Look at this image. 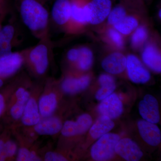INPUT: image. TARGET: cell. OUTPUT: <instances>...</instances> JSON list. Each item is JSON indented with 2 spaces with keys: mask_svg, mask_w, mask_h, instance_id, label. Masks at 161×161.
I'll list each match as a JSON object with an SVG mask.
<instances>
[{
  "mask_svg": "<svg viewBox=\"0 0 161 161\" xmlns=\"http://www.w3.org/2000/svg\"><path fill=\"white\" fill-rule=\"evenodd\" d=\"M12 136V132L10 127L5 125L3 132L0 135V153L6 141Z\"/></svg>",
  "mask_w": 161,
  "mask_h": 161,
  "instance_id": "cell-31",
  "label": "cell"
},
{
  "mask_svg": "<svg viewBox=\"0 0 161 161\" xmlns=\"http://www.w3.org/2000/svg\"><path fill=\"white\" fill-rule=\"evenodd\" d=\"M4 80L0 78V89L3 87V85H4Z\"/></svg>",
  "mask_w": 161,
  "mask_h": 161,
  "instance_id": "cell-34",
  "label": "cell"
},
{
  "mask_svg": "<svg viewBox=\"0 0 161 161\" xmlns=\"http://www.w3.org/2000/svg\"><path fill=\"white\" fill-rule=\"evenodd\" d=\"M79 54V47H73L67 52L66 58L70 63L75 64L77 62Z\"/></svg>",
  "mask_w": 161,
  "mask_h": 161,
  "instance_id": "cell-32",
  "label": "cell"
},
{
  "mask_svg": "<svg viewBox=\"0 0 161 161\" xmlns=\"http://www.w3.org/2000/svg\"><path fill=\"white\" fill-rule=\"evenodd\" d=\"M161 9H160L159 10L158 13V16H159L160 17V18H161Z\"/></svg>",
  "mask_w": 161,
  "mask_h": 161,
  "instance_id": "cell-35",
  "label": "cell"
},
{
  "mask_svg": "<svg viewBox=\"0 0 161 161\" xmlns=\"http://www.w3.org/2000/svg\"><path fill=\"white\" fill-rule=\"evenodd\" d=\"M115 152L128 161H139L143 156V153L138 145L129 138L119 141L115 146Z\"/></svg>",
  "mask_w": 161,
  "mask_h": 161,
  "instance_id": "cell-17",
  "label": "cell"
},
{
  "mask_svg": "<svg viewBox=\"0 0 161 161\" xmlns=\"http://www.w3.org/2000/svg\"><path fill=\"white\" fill-rule=\"evenodd\" d=\"M108 39L113 46L118 49H122L125 46L123 35L113 27H111L107 31Z\"/></svg>",
  "mask_w": 161,
  "mask_h": 161,
  "instance_id": "cell-29",
  "label": "cell"
},
{
  "mask_svg": "<svg viewBox=\"0 0 161 161\" xmlns=\"http://www.w3.org/2000/svg\"><path fill=\"white\" fill-rule=\"evenodd\" d=\"M114 122L107 116L101 115L91 127L90 134L92 138L98 139L114 128Z\"/></svg>",
  "mask_w": 161,
  "mask_h": 161,
  "instance_id": "cell-23",
  "label": "cell"
},
{
  "mask_svg": "<svg viewBox=\"0 0 161 161\" xmlns=\"http://www.w3.org/2000/svg\"><path fill=\"white\" fill-rule=\"evenodd\" d=\"M18 144L12 136L6 141L0 153V161L15 160L17 153Z\"/></svg>",
  "mask_w": 161,
  "mask_h": 161,
  "instance_id": "cell-27",
  "label": "cell"
},
{
  "mask_svg": "<svg viewBox=\"0 0 161 161\" xmlns=\"http://www.w3.org/2000/svg\"><path fill=\"white\" fill-rule=\"evenodd\" d=\"M71 11V0H53L50 9V23L67 31Z\"/></svg>",
  "mask_w": 161,
  "mask_h": 161,
  "instance_id": "cell-9",
  "label": "cell"
},
{
  "mask_svg": "<svg viewBox=\"0 0 161 161\" xmlns=\"http://www.w3.org/2000/svg\"><path fill=\"white\" fill-rule=\"evenodd\" d=\"M57 80L52 78H45L42 93L39 99V111L41 118L50 116L57 111L59 103Z\"/></svg>",
  "mask_w": 161,
  "mask_h": 161,
  "instance_id": "cell-4",
  "label": "cell"
},
{
  "mask_svg": "<svg viewBox=\"0 0 161 161\" xmlns=\"http://www.w3.org/2000/svg\"><path fill=\"white\" fill-rule=\"evenodd\" d=\"M128 14L112 26L123 36L131 34L139 26L138 19L133 16Z\"/></svg>",
  "mask_w": 161,
  "mask_h": 161,
  "instance_id": "cell-25",
  "label": "cell"
},
{
  "mask_svg": "<svg viewBox=\"0 0 161 161\" xmlns=\"http://www.w3.org/2000/svg\"><path fill=\"white\" fill-rule=\"evenodd\" d=\"M111 0H84L83 9L86 24L103 23L112 9Z\"/></svg>",
  "mask_w": 161,
  "mask_h": 161,
  "instance_id": "cell-6",
  "label": "cell"
},
{
  "mask_svg": "<svg viewBox=\"0 0 161 161\" xmlns=\"http://www.w3.org/2000/svg\"><path fill=\"white\" fill-rule=\"evenodd\" d=\"M27 75L25 72L16 75L8 85L0 90V120L6 113L9 99L13 93L23 82Z\"/></svg>",
  "mask_w": 161,
  "mask_h": 161,
  "instance_id": "cell-20",
  "label": "cell"
},
{
  "mask_svg": "<svg viewBox=\"0 0 161 161\" xmlns=\"http://www.w3.org/2000/svg\"><path fill=\"white\" fill-rule=\"evenodd\" d=\"M132 33L131 44L135 49H138L143 46L149 37L148 30L143 25H139Z\"/></svg>",
  "mask_w": 161,
  "mask_h": 161,
  "instance_id": "cell-28",
  "label": "cell"
},
{
  "mask_svg": "<svg viewBox=\"0 0 161 161\" xmlns=\"http://www.w3.org/2000/svg\"><path fill=\"white\" fill-rule=\"evenodd\" d=\"M49 0H14V6L22 23L39 40L50 37Z\"/></svg>",
  "mask_w": 161,
  "mask_h": 161,
  "instance_id": "cell-1",
  "label": "cell"
},
{
  "mask_svg": "<svg viewBox=\"0 0 161 161\" xmlns=\"http://www.w3.org/2000/svg\"><path fill=\"white\" fill-rule=\"evenodd\" d=\"M101 65L107 73L118 75L126 69V57L120 52H113L103 60Z\"/></svg>",
  "mask_w": 161,
  "mask_h": 161,
  "instance_id": "cell-21",
  "label": "cell"
},
{
  "mask_svg": "<svg viewBox=\"0 0 161 161\" xmlns=\"http://www.w3.org/2000/svg\"><path fill=\"white\" fill-rule=\"evenodd\" d=\"M137 127L142 138L150 146H158L161 141V131L155 124L145 120L137 123Z\"/></svg>",
  "mask_w": 161,
  "mask_h": 161,
  "instance_id": "cell-19",
  "label": "cell"
},
{
  "mask_svg": "<svg viewBox=\"0 0 161 161\" xmlns=\"http://www.w3.org/2000/svg\"><path fill=\"white\" fill-rule=\"evenodd\" d=\"M119 139V136L114 133H107L102 136L92 146V158L97 161L109 160L115 155V146Z\"/></svg>",
  "mask_w": 161,
  "mask_h": 161,
  "instance_id": "cell-8",
  "label": "cell"
},
{
  "mask_svg": "<svg viewBox=\"0 0 161 161\" xmlns=\"http://www.w3.org/2000/svg\"><path fill=\"white\" fill-rule=\"evenodd\" d=\"M31 87L26 90L24 94L18 98L14 102L8 105L6 113L3 117L5 123L4 125L11 127H16L19 125L23 111L30 96Z\"/></svg>",
  "mask_w": 161,
  "mask_h": 161,
  "instance_id": "cell-10",
  "label": "cell"
},
{
  "mask_svg": "<svg viewBox=\"0 0 161 161\" xmlns=\"http://www.w3.org/2000/svg\"><path fill=\"white\" fill-rule=\"evenodd\" d=\"M1 28H2V26H1V23H0V30H1Z\"/></svg>",
  "mask_w": 161,
  "mask_h": 161,
  "instance_id": "cell-36",
  "label": "cell"
},
{
  "mask_svg": "<svg viewBox=\"0 0 161 161\" xmlns=\"http://www.w3.org/2000/svg\"><path fill=\"white\" fill-rule=\"evenodd\" d=\"M4 124H3L2 122L0 121V135H1V133H2V132H3V129H4Z\"/></svg>",
  "mask_w": 161,
  "mask_h": 161,
  "instance_id": "cell-33",
  "label": "cell"
},
{
  "mask_svg": "<svg viewBox=\"0 0 161 161\" xmlns=\"http://www.w3.org/2000/svg\"><path fill=\"white\" fill-rule=\"evenodd\" d=\"M79 54L75 65L78 69L87 71L93 64L94 56L92 50L86 46L79 47Z\"/></svg>",
  "mask_w": 161,
  "mask_h": 161,
  "instance_id": "cell-26",
  "label": "cell"
},
{
  "mask_svg": "<svg viewBox=\"0 0 161 161\" xmlns=\"http://www.w3.org/2000/svg\"><path fill=\"white\" fill-rule=\"evenodd\" d=\"M45 79L33 82L30 96L24 109L19 124L17 127H29L35 125L41 119L39 107V99L43 91Z\"/></svg>",
  "mask_w": 161,
  "mask_h": 161,
  "instance_id": "cell-3",
  "label": "cell"
},
{
  "mask_svg": "<svg viewBox=\"0 0 161 161\" xmlns=\"http://www.w3.org/2000/svg\"><path fill=\"white\" fill-rule=\"evenodd\" d=\"M63 122L58 115H53L41 118L40 121L33 126L21 127L22 132L28 138L36 141L39 136H54L60 132Z\"/></svg>",
  "mask_w": 161,
  "mask_h": 161,
  "instance_id": "cell-5",
  "label": "cell"
},
{
  "mask_svg": "<svg viewBox=\"0 0 161 161\" xmlns=\"http://www.w3.org/2000/svg\"><path fill=\"white\" fill-rule=\"evenodd\" d=\"M98 110L101 115L107 116L111 119L119 117L123 112V105L121 101L115 93H112L103 99Z\"/></svg>",
  "mask_w": 161,
  "mask_h": 161,
  "instance_id": "cell-16",
  "label": "cell"
},
{
  "mask_svg": "<svg viewBox=\"0 0 161 161\" xmlns=\"http://www.w3.org/2000/svg\"><path fill=\"white\" fill-rule=\"evenodd\" d=\"M24 65L21 52H13L5 58H0V78L4 80L14 77Z\"/></svg>",
  "mask_w": 161,
  "mask_h": 161,
  "instance_id": "cell-11",
  "label": "cell"
},
{
  "mask_svg": "<svg viewBox=\"0 0 161 161\" xmlns=\"http://www.w3.org/2000/svg\"><path fill=\"white\" fill-rule=\"evenodd\" d=\"M92 124L91 115L84 114L80 115L76 121L67 120L63 124L60 132L65 137L81 135L88 131Z\"/></svg>",
  "mask_w": 161,
  "mask_h": 161,
  "instance_id": "cell-13",
  "label": "cell"
},
{
  "mask_svg": "<svg viewBox=\"0 0 161 161\" xmlns=\"http://www.w3.org/2000/svg\"><path fill=\"white\" fill-rule=\"evenodd\" d=\"M19 36V29L15 22L2 27L0 30V49L12 53L13 48L21 42Z\"/></svg>",
  "mask_w": 161,
  "mask_h": 161,
  "instance_id": "cell-15",
  "label": "cell"
},
{
  "mask_svg": "<svg viewBox=\"0 0 161 161\" xmlns=\"http://www.w3.org/2000/svg\"><path fill=\"white\" fill-rule=\"evenodd\" d=\"M13 135L18 144V150L15 161H42L43 158L39 154L35 141L27 137L19 128H11Z\"/></svg>",
  "mask_w": 161,
  "mask_h": 161,
  "instance_id": "cell-7",
  "label": "cell"
},
{
  "mask_svg": "<svg viewBox=\"0 0 161 161\" xmlns=\"http://www.w3.org/2000/svg\"><path fill=\"white\" fill-rule=\"evenodd\" d=\"M43 158L44 161H66L68 158L64 154L57 151H47L44 153Z\"/></svg>",
  "mask_w": 161,
  "mask_h": 161,
  "instance_id": "cell-30",
  "label": "cell"
},
{
  "mask_svg": "<svg viewBox=\"0 0 161 161\" xmlns=\"http://www.w3.org/2000/svg\"><path fill=\"white\" fill-rule=\"evenodd\" d=\"M139 111L143 119L147 121L157 124L160 121L158 103L156 98L150 95L144 96L139 104Z\"/></svg>",
  "mask_w": 161,
  "mask_h": 161,
  "instance_id": "cell-14",
  "label": "cell"
},
{
  "mask_svg": "<svg viewBox=\"0 0 161 161\" xmlns=\"http://www.w3.org/2000/svg\"><path fill=\"white\" fill-rule=\"evenodd\" d=\"M126 69L129 78L134 83L144 84L150 80V72L135 55L130 54L127 56Z\"/></svg>",
  "mask_w": 161,
  "mask_h": 161,
  "instance_id": "cell-12",
  "label": "cell"
},
{
  "mask_svg": "<svg viewBox=\"0 0 161 161\" xmlns=\"http://www.w3.org/2000/svg\"><path fill=\"white\" fill-rule=\"evenodd\" d=\"M53 43L50 38L39 40L34 46L21 51L24 65L30 74L38 80H43L48 71L53 55Z\"/></svg>",
  "mask_w": 161,
  "mask_h": 161,
  "instance_id": "cell-2",
  "label": "cell"
},
{
  "mask_svg": "<svg viewBox=\"0 0 161 161\" xmlns=\"http://www.w3.org/2000/svg\"><path fill=\"white\" fill-rule=\"evenodd\" d=\"M91 80V77L88 75L79 77L66 76L60 82V89L67 94L75 95L85 90L89 85Z\"/></svg>",
  "mask_w": 161,
  "mask_h": 161,
  "instance_id": "cell-18",
  "label": "cell"
},
{
  "mask_svg": "<svg viewBox=\"0 0 161 161\" xmlns=\"http://www.w3.org/2000/svg\"><path fill=\"white\" fill-rule=\"evenodd\" d=\"M142 58L144 63L154 72L161 71V55L157 47L152 43L147 44L142 52Z\"/></svg>",
  "mask_w": 161,
  "mask_h": 161,
  "instance_id": "cell-22",
  "label": "cell"
},
{
  "mask_svg": "<svg viewBox=\"0 0 161 161\" xmlns=\"http://www.w3.org/2000/svg\"><path fill=\"white\" fill-rule=\"evenodd\" d=\"M98 82L101 86L95 95V98L102 100L113 93L116 88L115 80L112 76L108 74H102L98 78Z\"/></svg>",
  "mask_w": 161,
  "mask_h": 161,
  "instance_id": "cell-24",
  "label": "cell"
}]
</instances>
